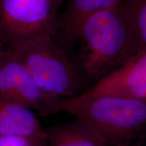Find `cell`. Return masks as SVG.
I'll use <instances>...</instances> for the list:
<instances>
[{"label":"cell","instance_id":"1","mask_svg":"<svg viewBox=\"0 0 146 146\" xmlns=\"http://www.w3.org/2000/svg\"><path fill=\"white\" fill-rule=\"evenodd\" d=\"M57 111L75 116L106 146H129L146 129V100L80 94L60 100Z\"/></svg>","mask_w":146,"mask_h":146},{"label":"cell","instance_id":"2","mask_svg":"<svg viewBox=\"0 0 146 146\" xmlns=\"http://www.w3.org/2000/svg\"><path fill=\"white\" fill-rule=\"evenodd\" d=\"M118 5L91 16L80 33L83 44L82 68L89 78L99 81L134 57L129 31Z\"/></svg>","mask_w":146,"mask_h":146},{"label":"cell","instance_id":"3","mask_svg":"<svg viewBox=\"0 0 146 146\" xmlns=\"http://www.w3.org/2000/svg\"><path fill=\"white\" fill-rule=\"evenodd\" d=\"M53 35L47 31L5 45L23 62L45 93L60 100L78 96L85 91V81Z\"/></svg>","mask_w":146,"mask_h":146},{"label":"cell","instance_id":"4","mask_svg":"<svg viewBox=\"0 0 146 146\" xmlns=\"http://www.w3.org/2000/svg\"><path fill=\"white\" fill-rule=\"evenodd\" d=\"M57 10L58 0H0V42L8 45L53 33Z\"/></svg>","mask_w":146,"mask_h":146},{"label":"cell","instance_id":"5","mask_svg":"<svg viewBox=\"0 0 146 146\" xmlns=\"http://www.w3.org/2000/svg\"><path fill=\"white\" fill-rule=\"evenodd\" d=\"M0 95L43 116L58 113L61 100L45 93L23 62L1 42Z\"/></svg>","mask_w":146,"mask_h":146},{"label":"cell","instance_id":"6","mask_svg":"<svg viewBox=\"0 0 146 146\" xmlns=\"http://www.w3.org/2000/svg\"><path fill=\"white\" fill-rule=\"evenodd\" d=\"M81 94L113 95L146 100V52L135 56Z\"/></svg>","mask_w":146,"mask_h":146},{"label":"cell","instance_id":"7","mask_svg":"<svg viewBox=\"0 0 146 146\" xmlns=\"http://www.w3.org/2000/svg\"><path fill=\"white\" fill-rule=\"evenodd\" d=\"M121 0H68L55 21L54 31L60 32L68 44L78 41L83 24L93 14L118 5Z\"/></svg>","mask_w":146,"mask_h":146},{"label":"cell","instance_id":"8","mask_svg":"<svg viewBox=\"0 0 146 146\" xmlns=\"http://www.w3.org/2000/svg\"><path fill=\"white\" fill-rule=\"evenodd\" d=\"M46 137L32 110L0 95V136Z\"/></svg>","mask_w":146,"mask_h":146},{"label":"cell","instance_id":"9","mask_svg":"<svg viewBox=\"0 0 146 146\" xmlns=\"http://www.w3.org/2000/svg\"><path fill=\"white\" fill-rule=\"evenodd\" d=\"M48 146H106L83 123L76 119L45 131Z\"/></svg>","mask_w":146,"mask_h":146},{"label":"cell","instance_id":"10","mask_svg":"<svg viewBox=\"0 0 146 146\" xmlns=\"http://www.w3.org/2000/svg\"><path fill=\"white\" fill-rule=\"evenodd\" d=\"M117 7L130 35L135 56L146 52V0H121Z\"/></svg>","mask_w":146,"mask_h":146},{"label":"cell","instance_id":"11","mask_svg":"<svg viewBox=\"0 0 146 146\" xmlns=\"http://www.w3.org/2000/svg\"><path fill=\"white\" fill-rule=\"evenodd\" d=\"M0 146H48L46 137L0 136Z\"/></svg>","mask_w":146,"mask_h":146},{"label":"cell","instance_id":"12","mask_svg":"<svg viewBox=\"0 0 146 146\" xmlns=\"http://www.w3.org/2000/svg\"><path fill=\"white\" fill-rule=\"evenodd\" d=\"M129 146H145V145L142 143V142L140 141L139 139H137L135 141L133 142V143H131Z\"/></svg>","mask_w":146,"mask_h":146},{"label":"cell","instance_id":"13","mask_svg":"<svg viewBox=\"0 0 146 146\" xmlns=\"http://www.w3.org/2000/svg\"><path fill=\"white\" fill-rule=\"evenodd\" d=\"M143 134H145V135H146V133H145V132H144V133H143ZM140 138L144 139H145V140H146V136H145V135H141V137H140ZM139 139V140H140V141H141L142 142V143H143L144 145H145V146H146V141H145V142H144L143 141H142V140H141V139Z\"/></svg>","mask_w":146,"mask_h":146}]
</instances>
